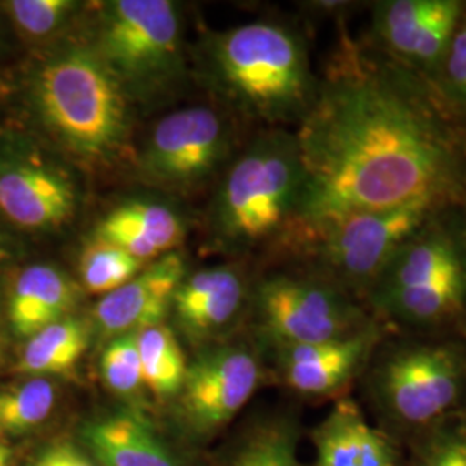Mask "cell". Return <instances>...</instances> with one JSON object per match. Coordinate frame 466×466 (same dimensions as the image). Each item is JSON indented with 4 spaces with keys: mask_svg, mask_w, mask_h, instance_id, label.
Instances as JSON below:
<instances>
[{
    "mask_svg": "<svg viewBox=\"0 0 466 466\" xmlns=\"http://www.w3.org/2000/svg\"><path fill=\"white\" fill-rule=\"evenodd\" d=\"M298 441L290 418H265L242 433L221 466H299Z\"/></svg>",
    "mask_w": 466,
    "mask_h": 466,
    "instance_id": "7402d4cb",
    "label": "cell"
},
{
    "mask_svg": "<svg viewBox=\"0 0 466 466\" xmlns=\"http://www.w3.org/2000/svg\"><path fill=\"white\" fill-rule=\"evenodd\" d=\"M228 147L230 132L213 109H180L152 128L140 154V173L167 187L199 184L225 159Z\"/></svg>",
    "mask_w": 466,
    "mask_h": 466,
    "instance_id": "7c38bea8",
    "label": "cell"
},
{
    "mask_svg": "<svg viewBox=\"0 0 466 466\" xmlns=\"http://www.w3.org/2000/svg\"><path fill=\"white\" fill-rule=\"evenodd\" d=\"M0 356H2V344H0Z\"/></svg>",
    "mask_w": 466,
    "mask_h": 466,
    "instance_id": "e575fe53",
    "label": "cell"
},
{
    "mask_svg": "<svg viewBox=\"0 0 466 466\" xmlns=\"http://www.w3.org/2000/svg\"><path fill=\"white\" fill-rule=\"evenodd\" d=\"M432 86L451 111L466 123V5Z\"/></svg>",
    "mask_w": 466,
    "mask_h": 466,
    "instance_id": "4316f807",
    "label": "cell"
},
{
    "mask_svg": "<svg viewBox=\"0 0 466 466\" xmlns=\"http://www.w3.org/2000/svg\"><path fill=\"white\" fill-rule=\"evenodd\" d=\"M441 209L413 204L321 218L296 225L275 250L299 261L302 271L363 302L400 246Z\"/></svg>",
    "mask_w": 466,
    "mask_h": 466,
    "instance_id": "52a82bcc",
    "label": "cell"
},
{
    "mask_svg": "<svg viewBox=\"0 0 466 466\" xmlns=\"http://www.w3.org/2000/svg\"><path fill=\"white\" fill-rule=\"evenodd\" d=\"M90 340V327L80 318L67 317L35 333L17 361L19 373L32 377L65 375L82 360Z\"/></svg>",
    "mask_w": 466,
    "mask_h": 466,
    "instance_id": "44dd1931",
    "label": "cell"
},
{
    "mask_svg": "<svg viewBox=\"0 0 466 466\" xmlns=\"http://www.w3.org/2000/svg\"><path fill=\"white\" fill-rule=\"evenodd\" d=\"M463 213H465V223H466V199H465V202H463Z\"/></svg>",
    "mask_w": 466,
    "mask_h": 466,
    "instance_id": "836d02e7",
    "label": "cell"
},
{
    "mask_svg": "<svg viewBox=\"0 0 466 466\" xmlns=\"http://www.w3.org/2000/svg\"><path fill=\"white\" fill-rule=\"evenodd\" d=\"M249 306L259 337L273 350L346 339L380 323L363 302L302 269L258 280Z\"/></svg>",
    "mask_w": 466,
    "mask_h": 466,
    "instance_id": "ba28073f",
    "label": "cell"
},
{
    "mask_svg": "<svg viewBox=\"0 0 466 466\" xmlns=\"http://www.w3.org/2000/svg\"><path fill=\"white\" fill-rule=\"evenodd\" d=\"M466 0H375L368 42L432 85Z\"/></svg>",
    "mask_w": 466,
    "mask_h": 466,
    "instance_id": "8fae6325",
    "label": "cell"
},
{
    "mask_svg": "<svg viewBox=\"0 0 466 466\" xmlns=\"http://www.w3.org/2000/svg\"><path fill=\"white\" fill-rule=\"evenodd\" d=\"M178 9L169 0H113L100 7L92 49L127 94L147 96L182 66Z\"/></svg>",
    "mask_w": 466,
    "mask_h": 466,
    "instance_id": "9c48e42d",
    "label": "cell"
},
{
    "mask_svg": "<svg viewBox=\"0 0 466 466\" xmlns=\"http://www.w3.org/2000/svg\"><path fill=\"white\" fill-rule=\"evenodd\" d=\"M144 265L116 246L94 240L82 254L80 275L88 292L106 296L132 280Z\"/></svg>",
    "mask_w": 466,
    "mask_h": 466,
    "instance_id": "d4e9b609",
    "label": "cell"
},
{
    "mask_svg": "<svg viewBox=\"0 0 466 466\" xmlns=\"http://www.w3.org/2000/svg\"><path fill=\"white\" fill-rule=\"evenodd\" d=\"M213 66L225 96L269 125H299L317 96L304 36L279 21H252L218 35Z\"/></svg>",
    "mask_w": 466,
    "mask_h": 466,
    "instance_id": "8992f818",
    "label": "cell"
},
{
    "mask_svg": "<svg viewBox=\"0 0 466 466\" xmlns=\"http://www.w3.org/2000/svg\"><path fill=\"white\" fill-rule=\"evenodd\" d=\"M78 208V188L65 167L34 152L0 156V213L28 232L65 227Z\"/></svg>",
    "mask_w": 466,
    "mask_h": 466,
    "instance_id": "4fadbf2b",
    "label": "cell"
},
{
    "mask_svg": "<svg viewBox=\"0 0 466 466\" xmlns=\"http://www.w3.org/2000/svg\"><path fill=\"white\" fill-rule=\"evenodd\" d=\"M127 90L90 46H67L36 69L32 99L54 140L85 163H106L128 135Z\"/></svg>",
    "mask_w": 466,
    "mask_h": 466,
    "instance_id": "3957f363",
    "label": "cell"
},
{
    "mask_svg": "<svg viewBox=\"0 0 466 466\" xmlns=\"http://www.w3.org/2000/svg\"><path fill=\"white\" fill-rule=\"evenodd\" d=\"M144 385L157 398H177L187 375L184 350L165 323L135 333Z\"/></svg>",
    "mask_w": 466,
    "mask_h": 466,
    "instance_id": "603a6c76",
    "label": "cell"
},
{
    "mask_svg": "<svg viewBox=\"0 0 466 466\" xmlns=\"http://www.w3.org/2000/svg\"><path fill=\"white\" fill-rule=\"evenodd\" d=\"M263 380L259 352L248 344L208 350L187 368L178 392V418L194 437H209L227 427L249 402Z\"/></svg>",
    "mask_w": 466,
    "mask_h": 466,
    "instance_id": "30bf717a",
    "label": "cell"
},
{
    "mask_svg": "<svg viewBox=\"0 0 466 466\" xmlns=\"http://www.w3.org/2000/svg\"><path fill=\"white\" fill-rule=\"evenodd\" d=\"M306 173L294 132L269 130L233 161L219 185L213 225L233 250L277 249L299 223Z\"/></svg>",
    "mask_w": 466,
    "mask_h": 466,
    "instance_id": "277c9868",
    "label": "cell"
},
{
    "mask_svg": "<svg viewBox=\"0 0 466 466\" xmlns=\"http://www.w3.org/2000/svg\"><path fill=\"white\" fill-rule=\"evenodd\" d=\"M11 461V450L0 444V466H9Z\"/></svg>",
    "mask_w": 466,
    "mask_h": 466,
    "instance_id": "4dcf8cb0",
    "label": "cell"
},
{
    "mask_svg": "<svg viewBox=\"0 0 466 466\" xmlns=\"http://www.w3.org/2000/svg\"><path fill=\"white\" fill-rule=\"evenodd\" d=\"M415 466H466V431L441 423L423 433Z\"/></svg>",
    "mask_w": 466,
    "mask_h": 466,
    "instance_id": "f1b7e54d",
    "label": "cell"
},
{
    "mask_svg": "<svg viewBox=\"0 0 466 466\" xmlns=\"http://www.w3.org/2000/svg\"><path fill=\"white\" fill-rule=\"evenodd\" d=\"M390 332L377 323L346 339L275 350L282 382L302 396H332L365 373L368 363Z\"/></svg>",
    "mask_w": 466,
    "mask_h": 466,
    "instance_id": "5bb4252c",
    "label": "cell"
},
{
    "mask_svg": "<svg viewBox=\"0 0 466 466\" xmlns=\"http://www.w3.org/2000/svg\"><path fill=\"white\" fill-rule=\"evenodd\" d=\"M32 466H99L94 458L73 442H54L35 456Z\"/></svg>",
    "mask_w": 466,
    "mask_h": 466,
    "instance_id": "f546056e",
    "label": "cell"
},
{
    "mask_svg": "<svg viewBox=\"0 0 466 466\" xmlns=\"http://www.w3.org/2000/svg\"><path fill=\"white\" fill-rule=\"evenodd\" d=\"M80 300V287L67 273L52 265H32L17 275L9 319L19 337L30 339L42 329L67 318Z\"/></svg>",
    "mask_w": 466,
    "mask_h": 466,
    "instance_id": "ffe728a7",
    "label": "cell"
},
{
    "mask_svg": "<svg viewBox=\"0 0 466 466\" xmlns=\"http://www.w3.org/2000/svg\"><path fill=\"white\" fill-rule=\"evenodd\" d=\"M252 285L242 269L215 267L185 277L175 292L171 311L182 332L192 340H206L225 332L246 304Z\"/></svg>",
    "mask_w": 466,
    "mask_h": 466,
    "instance_id": "2e32d148",
    "label": "cell"
},
{
    "mask_svg": "<svg viewBox=\"0 0 466 466\" xmlns=\"http://www.w3.org/2000/svg\"><path fill=\"white\" fill-rule=\"evenodd\" d=\"M363 304L394 332L458 333L466 321L463 206L429 218L383 268Z\"/></svg>",
    "mask_w": 466,
    "mask_h": 466,
    "instance_id": "7a4b0ae2",
    "label": "cell"
},
{
    "mask_svg": "<svg viewBox=\"0 0 466 466\" xmlns=\"http://www.w3.org/2000/svg\"><path fill=\"white\" fill-rule=\"evenodd\" d=\"M4 5L23 34L44 38L57 32L80 4L73 0H11Z\"/></svg>",
    "mask_w": 466,
    "mask_h": 466,
    "instance_id": "83f0119b",
    "label": "cell"
},
{
    "mask_svg": "<svg viewBox=\"0 0 466 466\" xmlns=\"http://www.w3.org/2000/svg\"><path fill=\"white\" fill-rule=\"evenodd\" d=\"M7 258H9V249H7L5 238H4L2 233H0V261H4V259H7Z\"/></svg>",
    "mask_w": 466,
    "mask_h": 466,
    "instance_id": "1f68e13d",
    "label": "cell"
},
{
    "mask_svg": "<svg viewBox=\"0 0 466 466\" xmlns=\"http://www.w3.org/2000/svg\"><path fill=\"white\" fill-rule=\"evenodd\" d=\"M184 232L182 218L171 208L150 200H130L100 219L94 240L116 246L147 263L173 252Z\"/></svg>",
    "mask_w": 466,
    "mask_h": 466,
    "instance_id": "d6986e66",
    "label": "cell"
},
{
    "mask_svg": "<svg viewBox=\"0 0 466 466\" xmlns=\"http://www.w3.org/2000/svg\"><path fill=\"white\" fill-rule=\"evenodd\" d=\"M296 138L300 223L413 204L463 206L466 123L432 85L346 30Z\"/></svg>",
    "mask_w": 466,
    "mask_h": 466,
    "instance_id": "6da1fadb",
    "label": "cell"
},
{
    "mask_svg": "<svg viewBox=\"0 0 466 466\" xmlns=\"http://www.w3.org/2000/svg\"><path fill=\"white\" fill-rule=\"evenodd\" d=\"M80 444L99 466H182L165 439L135 408H117L88 418Z\"/></svg>",
    "mask_w": 466,
    "mask_h": 466,
    "instance_id": "e0dca14e",
    "label": "cell"
},
{
    "mask_svg": "<svg viewBox=\"0 0 466 466\" xmlns=\"http://www.w3.org/2000/svg\"><path fill=\"white\" fill-rule=\"evenodd\" d=\"M458 333H460V335H461V337H463V339L466 340V321L463 323V325H461V327H460Z\"/></svg>",
    "mask_w": 466,
    "mask_h": 466,
    "instance_id": "d6a6232c",
    "label": "cell"
},
{
    "mask_svg": "<svg viewBox=\"0 0 466 466\" xmlns=\"http://www.w3.org/2000/svg\"><path fill=\"white\" fill-rule=\"evenodd\" d=\"M315 466H400L394 439L368 421L360 404L340 398L313 432Z\"/></svg>",
    "mask_w": 466,
    "mask_h": 466,
    "instance_id": "ac0fdd59",
    "label": "cell"
},
{
    "mask_svg": "<svg viewBox=\"0 0 466 466\" xmlns=\"http://www.w3.org/2000/svg\"><path fill=\"white\" fill-rule=\"evenodd\" d=\"M104 383L121 398H135L144 385L135 333L111 339L100 358Z\"/></svg>",
    "mask_w": 466,
    "mask_h": 466,
    "instance_id": "484cf974",
    "label": "cell"
},
{
    "mask_svg": "<svg viewBox=\"0 0 466 466\" xmlns=\"http://www.w3.org/2000/svg\"><path fill=\"white\" fill-rule=\"evenodd\" d=\"M367 394L385 421L429 432L466 400V340L460 333H387L363 373Z\"/></svg>",
    "mask_w": 466,
    "mask_h": 466,
    "instance_id": "5b68a950",
    "label": "cell"
},
{
    "mask_svg": "<svg viewBox=\"0 0 466 466\" xmlns=\"http://www.w3.org/2000/svg\"><path fill=\"white\" fill-rule=\"evenodd\" d=\"M185 277L187 267L178 252L157 258L132 280L100 298L94 309L96 330L111 340L163 323Z\"/></svg>",
    "mask_w": 466,
    "mask_h": 466,
    "instance_id": "9a60e30c",
    "label": "cell"
},
{
    "mask_svg": "<svg viewBox=\"0 0 466 466\" xmlns=\"http://www.w3.org/2000/svg\"><path fill=\"white\" fill-rule=\"evenodd\" d=\"M56 387L46 377L0 392V431L23 433L42 425L56 406Z\"/></svg>",
    "mask_w": 466,
    "mask_h": 466,
    "instance_id": "cb8c5ba5",
    "label": "cell"
}]
</instances>
